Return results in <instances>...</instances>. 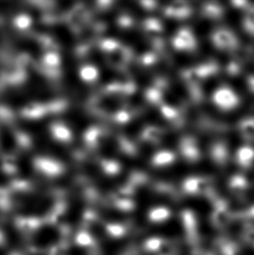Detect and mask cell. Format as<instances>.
Masks as SVG:
<instances>
[{"mask_svg":"<svg viewBox=\"0 0 254 255\" xmlns=\"http://www.w3.org/2000/svg\"><path fill=\"white\" fill-rule=\"evenodd\" d=\"M212 98L215 107L220 110L227 112L237 108L241 102L237 93L229 86H220L214 91Z\"/></svg>","mask_w":254,"mask_h":255,"instance_id":"6da1fadb","label":"cell"},{"mask_svg":"<svg viewBox=\"0 0 254 255\" xmlns=\"http://www.w3.org/2000/svg\"><path fill=\"white\" fill-rule=\"evenodd\" d=\"M172 45L178 51L191 52L197 48V40L189 28H182L172 38Z\"/></svg>","mask_w":254,"mask_h":255,"instance_id":"7a4b0ae2","label":"cell"},{"mask_svg":"<svg viewBox=\"0 0 254 255\" xmlns=\"http://www.w3.org/2000/svg\"><path fill=\"white\" fill-rule=\"evenodd\" d=\"M212 41L219 50H233L238 46L236 36L225 28H220L213 31Z\"/></svg>","mask_w":254,"mask_h":255,"instance_id":"3957f363","label":"cell"},{"mask_svg":"<svg viewBox=\"0 0 254 255\" xmlns=\"http://www.w3.org/2000/svg\"><path fill=\"white\" fill-rule=\"evenodd\" d=\"M179 147H180V152L182 153L183 157L187 161L196 162L200 158L199 145L194 138L191 137L183 138L179 144Z\"/></svg>","mask_w":254,"mask_h":255,"instance_id":"277c9868","label":"cell"},{"mask_svg":"<svg viewBox=\"0 0 254 255\" xmlns=\"http://www.w3.org/2000/svg\"><path fill=\"white\" fill-rule=\"evenodd\" d=\"M176 155L174 152L169 150H162L157 152L151 158V165L155 167H165L171 166L175 162Z\"/></svg>","mask_w":254,"mask_h":255,"instance_id":"5b68a950","label":"cell"},{"mask_svg":"<svg viewBox=\"0 0 254 255\" xmlns=\"http://www.w3.org/2000/svg\"><path fill=\"white\" fill-rule=\"evenodd\" d=\"M236 160L241 167H250L254 164V148L244 145L236 152Z\"/></svg>","mask_w":254,"mask_h":255,"instance_id":"8992f818","label":"cell"},{"mask_svg":"<svg viewBox=\"0 0 254 255\" xmlns=\"http://www.w3.org/2000/svg\"><path fill=\"white\" fill-rule=\"evenodd\" d=\"M165 12L168 17L184 18L189 16L191 13V9L184 2H176L172 3V5L166 7Z\"/></svg>","mask_w":254,"mask_h":255,"instance_id":"52a82bcc","label":"cell"},{"mask_svg":"<svg viewBox=\"0 0 254 255\" xmlns=\"http://www.w3.org/2000/svg\"><path fill=\"white\" fill-rule=\"evenodd\" d=\"M212 153V158L213 160L219 164V165H224L227 161L228 158V152L226 145L221 143H217L213 145L211 150Z\"/></svg>","mask_w":254,"mask_h":255,"instance_id":"ba28073f","label":"cell"},{"mask_svg":"<svg viewBox=\"0 0 254 255\" xmlns=\"http://www.w3.org/2000/svg\"><path fill=\"white\" fill-rule=\"evenodd\" d=\"M163 136V131L157 127H147L143 131V138L150 143H158Z\"/></svg>","mask_w":254,"mask_h":255,"instance_id":"9c48e42d","label":"cell"},{"mask_svg":"<svg viewBox=\"0 0 254 255\" xmlns=\"http://www.w3.org/2000/svg\"><path fill=\"white\" fill-rule=\"evenodd\" d=\"M240 130L241 134L247 138V139H254V118H248L245 119L244 121H241L240 125Z\"/></svg>","mask_w":254,"mask_h":255,"instance_id":"30bf717a","label":"cell"},{"mask_svg":"<svg viewBox=\"0 0 254 255\" xmlns=\"http://www.w3.org/2000/svg\"><path fill=\"white\" fill-rule=\"evenodd\" d=\"M245 30L254 36V7H249L243 19Z\"/></svg>","mask_w":254,"mask_h":255,"instance_id":"8fae6325","label":"cell"},{"mask_svg":"<svg viewBox=\"0 0 254 255\" xmlns=\"http://www.w3.org/2000/svg\"><path fill=\"white\" fill-rule=\"evenodd\" d=\"M203 10L205 15L211 18H219L223 14L222 8L219 6L218 4L213 3H206L205 7H203Z\"/></svg>","mask_w":254,"mask_h":255,"instance_id":"7c38bea8","label":"cell"},{"mask_svg":"<svg viewBox=\"0 0 254 255\" xmlns=\"http://www.w3.org/2000/svg\"><path fill=\"white\" fill-rule=\"evenodd\" d=\"M146 100L151 104H158L161 100V92L158 88H149L145 92Z\"/></svg>","mask_w":254,"mask_h":255,"instance_id":"4fadbf2b","label":"cell"},{"mask_svg":"<svg viewBox=\"0 0 254 255\" xmlns=\"http://www.w3.org/2000/svg\"><path fill=\"white\" fill-rule=\"evenodd\" d=\"M161 113L163 116L167 119V120H177L178 117V113L173 107L170 106L164 105L161 107Z\"/></svg>","mask_w":254,"mask_h":255,"instance_id":"5bb4252c","label":"cell"},{"mask_svg":"<svg viewBox=\"0 0 254 255\" xmlns=\"http://www.w3.org/2000/svg\"><path fill=\"white\" fill-rule=\"evenodd\" d=\"M155 61H156V56L151 54V53L144 54L142 57V60H141L142 64H144L145 66H151Z\"/></svg>","mask_w":254,"mask_h":255,"instance_id":"9a60e30c","label":"cell"},{"mask_svg":"<svg viewBox=\"0 0 254 255\" xmlns=\"http://www.w3.org/2000/svg\"><path fill=\"white\" fill-rule=\"evenodd\" d=\"M141 4H142L144 8L148 9V10H151V9L154 8L157 3H155V2H142Z\"/></svg>","mask_w":254,"mask_h":255,"instance_id":"2e32d148","label":"cell"},{"mask_svg":"<svg viewBox=\"0 0 254 255\" xmlns=\"http://www.w3.org/2000/svg\"><path fill=\"white\" fill-rule=\"evenodd\" d=\"M248 85L249 89L254 93V76H250L248 78Z\"/></svg>","mask_w":254,"mask_h":255,"instance_id":"e0dca14e","label":"cell"}]
</instances>
